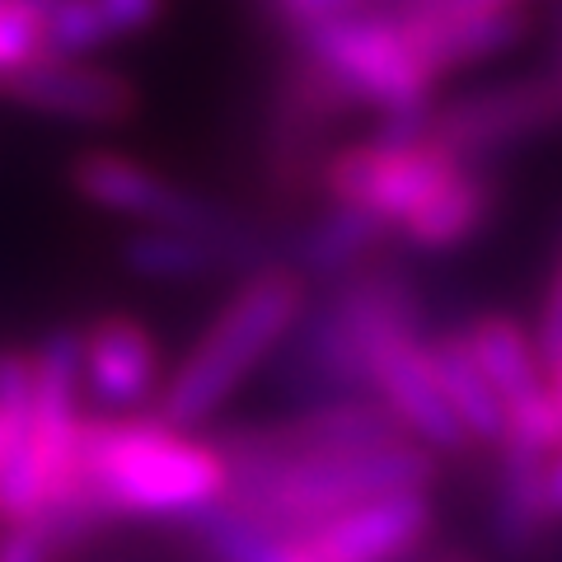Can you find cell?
<instances>
[{"instance_id": "30bf717a", "label": "cell", "mask_w": 562, "mask_h": 562, "mask_svg": "<svg viewBox=\"0 0 562 562\" xmlns=\"http://www.w3.org/2000/svg\"><path fill=\"white\" fill-rule=\"evenodd\" d=\"M371 398L431 454H469L473 436L454 417L431 361V338H394L371 357Z\"/></svg>"}, {"instance_id": "2e32d148", "label": "cell", "mask_w": 562, "mask_h": 562, "mask_svg": "<svg viewBox=\"0 0 562 562\" xmlns=\"http://www.w3.org/2000/svg\"><path fill=\"white\" fill-rule=\"evenodd\" d=\"M384 239H390V231H384L375 216H366L357 206L324 202L319 216H310L301 225V235L291 239L286 262L310 286H333V281L351 277L357 268H366V262H375Z\"/></svg>"}, {"instance_id": "e0dca14e", "label": "cell", "mask_w": 562, "mask_h": 562, "mask_svg": "<svg viewBox=\"0 0 562 562\" xmlns=\"http://www.w3.org/2000/svg\"><path fill=\"white\" fill-rule=\"evenodd\" d=\"M464 338L479 357L483 375L492 380L502 408H516L525 398H539L549 390V371H543L539 342L525 333L516 314H473L464 324Z\"/></svg>"}, {"instance_id": "603a6c76", "label": "cell", "mask_w": 562, "mask_h": 562, "mask_svg": "<svg viewBox=\"0 0 562 562\" xmlns=\"http://www.w3.org/2000/svg\"><path fill=\"white\" fill-rule=\"evenodd\" d=\"M268 562H328V558H314L301 539H291V535H286V539L277 543V553H272Z\"/></svg>"}, {"instance_id": "d4e9b609", "label": "cell", "mask_w": 562, "mask_h": 562, "mask_svg": "<svg viewBox=\"0 0 562 562\" xmlns=\"http://www.w3.org/2000/svg\"><path fill=\"white\" fill-rule=\"evenodd\" d=\"M549 390H553V398H558V413H562V366H558V371L549 375Z\"/></svg>"}, {"instance_id": "7402d4cb", "label": "cell", "mask_w": 562, "mask_h": 562, "mask_svg": "<svg viewBox=\"0 0 562 562\" xmlns=\"http://www.w3.org/2000/svg\"><path fill=\"white\" fill-rule=\"evenodd\" d=\"M94 5L103 10V20H109L113 43H132L165 20L169 0H94Z\"/></svg>"}, {"instance_id": "9c48e42d", "label": "cell", "mask_w": 562, "mask_h": 562, "mask_svg": "<svg viewBox=\"0 0 562 562\" xmlns=\"http://www.w3.org/2000/svg\"><path fill=\"white\" fill-rule=\"evenodd\" d=\"M268 262H277V254L254 221L231 225V231H155L150 225V231H132L122 239V268L140 281H160V286L249 277Z\"/></svg>"}, {"instance_id": "83f0119b", "label": "cell", "mask_w": 562, "mask_h": 562, "mask_svg": "<svg viewBox=\"0 0 562 562\" xmlns=\"http://www.w3.org/2000/svg\"><path fill=\"white\" fill-rule=\"evenodd\" d=\"M553 272H562V254H558V268H553Z\"/></svg>"}, {"instance_id": "7a4b0ae2", "label": "cell", "mask_w": 562, "mask_h": 562, "mask_svg": "<svg viewBox=\"0 0 562 562\" xmlns=\"http://www.w3.org/2000/svg\"><path fill=\"white\" fill-rule=\"evenodd\" d=\"M310 310V281L286 258L235 281V291L198 328V338L169 366L155 417L202 431L244 384L291 342L301 314Z\"/></svg>"}, {"instance_id": "ffe728a7", "label": "cell", "mask_w": 562, "mask_h": 562, "mask_svg": "<svg viewBox=\"0 0 562 562\" xmlns=\"http://www.w3.org/2000/svg\"><path fill=\"white\" fill-rule=\"evenodd\" d=\"M76 543L80 539L52 516L0 520V562H66Z\"/></svg>"}, {"instance_id": "cb8c5ba5", "label": "cell", "mask_w": 562, "mask_h": 562, "mask_svg": "<svg viewBox=\"0 0 562 562\" xmlns=\"http://www.w3.org/2000/svg\"><path fill=\"white\" fill-rule=\"evenodd\" d=\"M549 506H553V516L562 520V450L553 454V464H549Z\"/></svg>"}, {"instance_id": "ba28073f", "label": "cell", "mask_w": 562, "mask_h": 562, "mask_svg": "<svg viewBox=\"0 0 562 562\" xmlns=\"http://www.w3.org/2000/svg\"><path fill=\"white\" fill-rule=\"evenodd\" d=\"M0 99L70 127H127L140 113L136 85L94 57H38L0 80Z\"/></svg>"}, {"instance_id": "8fae6325", "label": "cell", "mask_w": 562, "mask_h": 562, "mask_svg": "<svg viewBox=\"0 0 562 562\" xmlns=\"http://www.w3.org/2000/svg\"><path fill=\"white\" fill-rule=\"evenodd\" d=\"M80 375L103 413H140L155 408L169 371L150 324L136 314H99L80 328Z\"/></svg>"}, {"instance_id": "6da1fadb", "label": "cell", "mask_w": 562, "mask_h": 562, "mask_svg": "<svg viewBox=\"0 0 562 562\" xmlns=\"http://www.w3.org/2000/svg\"><path fill=\"white\" fill-rule=\"evenodd\" d=\"M231 492L221 436L155 413H90L80 446V512L109 520H198Z\"/></svg>"}, {"instance_id": "52a82bcc", "label": "cell", "mask_w": 562, "mask_h": 562, "mask_svg": "<svg viewBox=\"0 0 562 562\" xmlns=\"http://www.w3.org/2000/svg\"><path fill=\"white\" fill-rule=\"evenodd\" d=\"M558 122H562V80L558 70H539V76L492 80L450 103H436L427 132L446 140L464 160L492 165L497 155L553 132Z\"/></svg>"}, {"instance_id": "4fadbf2b", "label": "cell", "mask_w": 562, "mask_h": 562, "mask_svg": "<svg viewBox=\"0 0 562 562\" xmlns=\"http://www.w3.org/2000/svg\"><path fill=\"white\" fill-rule=\"evenodd\" d=\"M398 20L408 24L417 47L427 52V61L441 70V80L454 76V70L506 57L512 47H520L525 29H530L520 5H502V10H417V5H398Z\"/></svg>"}, {"instance_id": "5b68a950", "label": "cell", "mask_w": 562, "mask_h": 562, "mask_svg": "<svg viewBox=\"0 0 562 562\" xmlns=\"http://www.w3.org/2000/svg\"><path fill=\"white\" fill-rule=\"evenodd\" d=\"M361 109L333 80V70L305 47H291L281 61L268 99V132H262V165L281 198H301L319 183L324 155L338 146V132Z\"/></svg>"}, {"instance_id": "3957f363", "label": "cell", "mask_w": 562, "mask_h": 562, "mask_svg": "<svg viewBox=\"0 0 562 562\" xmlns=\"http://www.w3.org/2000/svg\"><path fill=\"white\" fill-rule=\"evenodd\" d=\"M231 460V492L225 506H235L249 520L268 525L277 535L314 530L333 516L366 506L390 492H431L441 473V454L417 441H394L375 450H333V454H235Z\"/></svg>"}, {"instance_id": "4316f807", "label": "cell", "mask_w": 562, "mask_h": 562, "mask_svg": "<svg viewBox=\"0 0 562 562\" xmlns=\"http://www.w3.org/2000/svg\"><path fill=\"white\" fill-rule=\"evenodd\" d=\"M558 80H562V52H558Z\"/></svg>"}, {"instance_id": "7c38bea8", "label": "cell", "mask_w": 562, "mask_h": 562, "mask_svg": "<svg viewBox=\"0 0 562 562\" xmlns=\"http://www.w3.org/2000/svg\"><path fill=\"white\" fill-rule=\"evenodd\" d=\"M436 530L431 492H390L366 506L333 516L314 530H301V539L314 558L328 562H413L422 543Z\"/></svg>"}, {"instance_id": "44dd1931", "label": "cell", "mask_w": 562, "mask_h": 562, "mask_svg": "<svg viewBox=\"0 0 562 562\" xmlns=\"http://www.w3.org/2000/svg\"><path fill=\"white\" fill-rule=\"evenodd\" d=\"M38 57H47L43 24L33 20L20 0H0V80L33 66Z\"/></svg>"}, {"instance_id": "ac0fdd59", "label": "cell", "mask_w": 562, "mask_h": 562, "mask_svg": "<svg viewBox=\"0 0 562 562\" xmlns=\"http://www.w3.org/2000/svg\"><path fill=\"white\" fill-rule=\"evenodd\" d=\"M549 506V464L497 460V487H492V543L506 558H530L543 535L553 530Z\"/></svg>"}, {"instance_id": "8992f818", "label": "cell", "mask_w": 562, "mask_h": 562, "mask_svg": "<svg viewBox=\"0 0 562 562\" xmlns=\"http://www.w3.org/2000/svg\"><path fill=\"white\" fill-rule=\"evenodd\" d=\"M66 183L90 211L127 221L132 231H150V225L155 231H231V225L249 221L231 202L206 198V192L179 183L173 173L155 169L140 155L113 146L80 150L66 165Z\"/></svg>"}, {"instance_id": "d6986e66", "label": "cell", "mask_w": 562, "mask_h": 562, "mask_svg": "<svg viewBox=\"0 0 562 562\" xmlns=\"http://www.w3.org/2000/svg\"><path fill=\"white\" fill-rule=\"evenodd\" d=\"M431 361H436V375H441V390L450 398L454 417L464 422V431L473 436V446H497L502 441V422H506V408L492 380L483 375L479 357L464 338V328H446L431 338Z\"/></svg>"}, {"instance_id": "484cf974", "label": "cell", "mask_w": 562, "mask_h": 562, "mask_svg": "<svg viewBox=\"0 0 562 562\" xmlns=\"http://www.w3.org/2000/svg\"><path fill=\"white\" fill-rule=\"evenodd\" d=\"M436 562H473V558H464V553H446V558H436Z\"/></svg>"}, {"instance_id": "9a60e30c", "label": "cell", "mask_w": 562, "mask_h": 562, "mask_svg": "<svg viewBox=\"0 0 562 562\" xmlns=\"http://www.w3.org/2000/svg\"><path fill=\"white\" fill-rule=\"evenodd\" d=\"M33 366L29 347L0 351V520L38 516L33 487Z\"/></svg>"}, {"instance_id": "277c9868", "label": "cell", "mask_w": 562, "mask_h": 562, "mask_svg": "<svg viewBox=\"0 0 562 562\" xmlns=\"http://www.w3.org/2000/svg\"><path fill=\"white\" fill-rule=\"evenodd\" d=\"M314 52L333 80L351 94L361 113L380 117V127H427L436 113V90H441V70L427 61L398 10H366L347 20L310 33L305 43H291Z\"/></svg>"}, {"instance_id": "5bb4252c", "label": "cell", "mask_w": 562, "mask_h": 562, "mask_svg": "<svg viewBox=\"0 0 562 562\" xmlns=\"http://www.w3.org/2000/svg\"><path fill=\"white\" fill-rule=\"evenodd\" d=\"M497 206H502V183H497V173H492V165L464 160L408 221H403V231L394 239H403L417 254H454L487 231Z\"/></svg>"}]
</instances>
